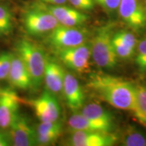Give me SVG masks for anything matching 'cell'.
Instances as JSON below:
<instances>
[{
    "mask_svg": "<svg viewBox=\"0 0 146 146\" xmlns=\"http://www.w3.org/2000/svg\"><path fill=\"white\" fill-rule=\"evenodd\" d=\"M87 86L95 95L113 107L133 112L136 104L135 85L120 78L94 74Z\"/></svg>",
    "mask_w": 146,
    "mask_h": 146,
    "instance_id": "6da1fadb",
    "label": "cell"
},
{
    "mask_svg": "<svg viewBox=\"0 0 146 146\" xmlns=\"http://www.w3.org/2000/svg\"><path fill=\"white\" fill-rule=\"evenodd\" d=\"M16 55L25 65L32 80V88L38 89L43 79L47 56L41 47L26 38L19 39L15 45Z\"/></svg>",
    "mask_w": 146,
    "mask_h": 146,
    "instance_id": "7a4b0ae2",
    "label": "cell"
},
{
    "mask_svg": "<svg viewBox=\"0 0 146 146\" xmlns=\"http://www.w3.org/2000/svg\"><path fill=\"white\" fill-rule=\"evenodd\" d=\"M112 35L110 27H102L96 33L91 43V56L95 63L107 70L114 69L118 63V56L112 42Z\"/></svg>",
    "mask_w": 146,
    "mask_h": 146,
    "instance_id": "3957f363",
    "label": "cell"
},
{
    "mask_svg": "<svg viewBox=\"0 0 146 146\" xmlns=\"http://www.w3.org/2000/svg\"><path fill=\"white\" fill-rule=\"evenodd\" d=\"M23 24L27 33L40 36L52 31L59 23L52 14L36 3L24 12Z\"/></svg>",
    "mask_w": 146,
    "mask_h": 146,
    "instance_id": "277c9868",
    "label": "cell"
},
{
    "mask_svg": "<svg viewBox=\"0 0 146 146\" xmlns=\"http://www.w3.org/2000/svg\"><path fill=\"white\" fill-rule=\"evenodd\" d=\"M50 33L47 41L56 50L76 47L87 43V33L74 27L59 24Z\"/></svg>",
    "mask_w": 146,
    "mask_h": 146,
    "instance_id": "5b68a950",
    "label": "cell"
},
{
    "mask_svg": "<svg viewBox=\"0 0 146 146\" xmlns=\"http://www.w3.org/2000/svg\"><path fill=\"white\" fill-rule=\"evenodd\" d=\"M56 51L60 60L71 70L81 73L89 71L91 43H86L76 47Z\"/></svg>",
    "mask_w": 146,
    "mask_h": 146,
    "instance_id": "8992f818",
    "label": "cell"
},
{
    "mask_svg": "<svg viewBox=\"0 0 146 146\" xmlns=\"http://www.w3.org/2000/svg\"><path fill=\"white\" fill-rule=\"evenodd\" d=\"M8 135L11 145L15 146L36 145V133L25 115L18 113L9 127Z\"/></svg>",
    "mask_w": 146,
    "mask_h": 146,
    "instance_id": "52a82bcc",
    "label": "cell"
},
{
    "mask_svg": "<svg viewBox=\"0 0 146 146\" xmlns=\"http://www.w3.org/2000/svg\"><path fill=\"white\" fill-rule=\"evenodd\" d=\"M29 104L41 122H54L59 119L61 112L60 104L55 95L50 91L45 90L39 98L30 100Z\"/></svg>",
    "mask_w": 146,
    "mask_h": 146,
    "instance_id": "ba28073f",
    "label": "cell"
},
{
    "mask_svg": "<svg viewBox=\"0 0 146 146\" xmlns=\"http://www.w3.org/2000/svg\"><path fill=\"white\" fill-rule=\"evenodd\" d=\"M67 145L72 146H111L118 140V136L101 131H71Z\"/></svg>",
    "mask_w": 146,
    "mask_h": 146,
    "instance_id": "9c48e42d",
    "label": "cell"
},
{
    "mask_svg": "<svg viewBox=\"0 0 146 146\" xmlns=\"http://www.w3.org/2000/svg\"><path fill=\"white\" fill-rule=\"evenodd\" d=\"M118 11L122 20L131 29L139 31L145 27V10L138 0H121Z\"/></svg>",
    "mask_w": 146,
    "mask_h": 146,
    "instance_id": "30bf717a",
    "label": "cell"
},
{
    "mask_svg": "<svg viewBox=\"0 0 146 146\" xmlns=\"http://www.w3.org/2000/svg\"><path fill=\"white\" fill-rule=\"evenodd\" d=\"M21 99L15 91L1 89L0 96V128L8 129L19 113Z\"/></svg>",
    "mask_w": 146,
    "mask_h": 146,
    "instance_id": "8fae6325",
    "label": "cell"
},
{
    "mask_svg": "<svg viewBox=\"0 0 146 146\" xmlns=\"http://www.w3.org/2000/svg\"><path fill=\"white\" fill-rule=\"evenodd\" d=\"M56 18L60 25L68 27H76L82 25L88 20L89 16L76 9L60 5L37 3Z\"/></svg>",
    "mask_w": 146,
    "mask_h": 146,
    "instance_id": "7c38bea8",
    "label": "cell"
},
{
    "mask_svg": "<svg viewBox=\"0 0 146 146\" xmlns=\"http://www.w3.org/2000/svg\"><path fill=\"white\" fill-rule=\"evenodd\" d=\"M62 91L67 105L73 111L81 109L85 101V96L78 80L70 73H66Z\"/></svg>",
    "mask_w": 146,
    "mask_h": 146,
    "instance_id": "4fadbf2b",
    "label": "cell"
},
{
    "mask_svg": "<svg viewBox=\"0 0 146 146\" xmlns=\"http://www.w3.org/2000/svg\"><path fill=\"white\" fill-rule=\"evenodd\" d=\"M7 79L12 87L28 90L32 88V80L27 69L17 55H14Z\"/></svg>",
    "mask_w": 146,
    "mask_h": 146,
    "instance_id": "5bb4252c",
    "label": "cell"
},
{
    "mask_svg": "<svg viewBox=\"0 0 146 146\" xmlns=\"http://www.w3.org/2000/svg\"><path fill=\"white\" fill-rule=\"evenodd\" d=\"M65 72L59 64L47 57L44 72V81L47 90L54 94L62 91Z\"/></svg>",
    "mask_w": 146,
    "mask_h": 146,
    "instance_id": "9a60e30c",
    "label": "cell"
},
{
    "mask_svg": "<svg viewBox=\"0 0 146 146\" xmlns=\"http://www.w3.org/2000/svg\"><path fill=\"white\" fill-rule=\"evenodd\" d=\"M68 125L71 131H101L110 133L113 129L106 125L96 123L81 113H74L68 120Z\"/></svg>",
    "mask_w": 146,
    "mask_h": 146,
    "instance_id": "2e32d148",
    "label": "cell"
},
{
    "mask_svg": "<svg viewBox=\"0 0 146 146\" xmlns=\"http://www.w3.org/2000/svg\"><path fill=\"white\" fill-rule=\"evenodd\" d=\"M81 114L96 123L114 129V118L108 111L96 103L89 104L82 110Z\"/></svg>",
    "mask_w": 146,
    "mask_h": 146,
    "instance_id": "e0dca14e",
    "label": "cell"
},
{
    "mask_svg": "<svg viewBox=\"0 0 146 146\" xmlns=\"http://www.w3.org/2000/svg\"><path fill=\"white\" fill-rule=\"evenodd\" d=\"M62 131V125L60 121L41 122L36 128V135L47 143H55L60 136Z\"/></svg>",
    "mask_w": 146,
    "mask_h": 146,
    "instance_id": "ac0fdd59",
    "label": "cell"
},
{
    "mask_svg": "<svg viewBox=\"0 0 146 146\" xmlns=\"http://www.w3.org/2000/svg\"><path fill=\"white\" fill-rule=\"evenodd\" d=\"M125 146H146V133L134 126H129L121 137Z\"/></svg>",
    "mask_w": 146,
    "mask_h": 146,
    "instance_id": "d6986e66",
    "label": "cell"
},
{
    "mask_svg": "<svg viewBox=\"0 0 146 146\" xmlns=\"http://www.w3.org/2000/svg\"><path fill=\"white\" fill-rule=\"evenodd\" d=\"M136 104L133 114L136 119L146 127V90L145 87L136 84Z\"/></svg>",
    "mask_w": 146,
    "mask_h": 146,
    "instance_id": "ffe728a7",
    "label": "cell"
},
{
    "mask_svg": "<svg viewBox=\"0 0 146 146\" xmlns=\"http://www.w3.org/2000/svg\"><path fill=\"white\" fill-rule=\"evenodd\" d=\"M13 31V18L10 9L0 4V36H8Z\"/></svg>",
    "mask_w": 146,
    "mask_h": 146,
    "instance_id": "44dd1931",
    "label": "cell"
},
{
    "mask_svg": "<svg viewBox=\"0 0 146 146\" xmlns=\"http://www.w3.org/2000/svg\"><path fill=\"white\" fill-rule=\"evenodd\" d=\"M112 42L113 47L117 55L118 58H120L122 59H129L131 58L134 55L135 49L131 48L129 46L124 43L121 39H120L116 33L112 35Z\"/></svg>",
    "mask_w": 146,
    "mask_h": 146,
    "instance_id": "7402d4cb",
    "label": "cell"
},
{
    "mask_svg": "<svg viewBox=\"0 0 146 146\" xmlns=\"http://www.w3.org/2000/svg\"><path fill=\"white\" fill-rule=\"evenodd\" d=\"M14 55L13 53L8 52L0 54V81L8 78Z\"/></svg>",
    "mask_w": 146,
    "mask_h": 146,
    "instance_id": "603a6c76",
    "label": "cell"
},
{
    "mask_svg": "<svg viewBox=\"0 0 146 146\" xmlns=\"http://www.w3.org/2000/svg\"><path fill=\"white\" fill-rule=\"evenodd\" d=\"M135 62L141 71L146 70V39L141 41L137 47Z\"/></svg>",
    "mask_w": 146,
    "mask_h": 146,
    "instance_id": "cb8c5ba5",
    "label": "cell"
},
{
    "mask_svg": "<svg viewBox=\"0 0 146 146\" xmlns=\"http://www.w3.org/2000/svg\"><path fill=\"white\" fill-rule=\"evenodd\" d=\"M94 1L100 5L106 12L112 13L118 10L121 0H94Z\"/></svg>",
    "mask_w": 146,
    "mask_h": 146,
    "instance_id": "d4e9b609",
    "label": "cell"
},
{
    "mask_svg": "<svg viewBox=\"0 0 146 146\" xmlns=\"http://www.w3.org/2000/svg\"><path fill=\"white\" fill-rule=\"evenodd\" d=\"M116 34L119 36L120 39L124 43H126L128 46H129L133 49L136 48L137 39L132 33L127 31H121L116 33Z\"/></svg>",
    "mask_w": 146,
    "mask_h": 146,
    "instance_id": "484cf974",
    "label": "cell"
},
{
    "mask_svg": "<svg viewBox=\"0 0 146 146\" xmlns=\"http://www.w3.org/2000/svg\"><path fill=\"white\" fill-rule=\"evenodd\" d=\"M76 8L81 10H91L94 8V0H69Z\"/></svg>",
    "mask_w": 146,
    "mask_h": 146,
    "instance_id": "4316f807",
    "label": "cell"
},
{
    "mask_svg": "<svg viewBox=\"0 0 146 146\" xmlns=\"http://www.w3.org/2000/svg\"><path fill=\"white\" fill-rule=\"evenodd\" d=\"M10 145L11 143L8 134H5L0 131V146H8Z\"/></svg>",
    "mask_w": 146,
    "mask_h": 146,
    "instance_id": "83f0119b",
    "label": "cell"
},
{
    "mask_svg": "<svg viewBox=\"0 0 146 146\" xmlns=\"http://www.w3.org/2000/svg\"><path fill=\"white\" fill-rule=\"evenodd\" d=\"M42 2H44L46 3H49V4H53V5H61L64 4L66 0H40Z\"/></svg>",
    "mask_w": 146,
    "mask_h": 146,
    "instance_id": "f1b7e54d",
    "label": "cell"
},
{
    "mask_svg": "<svg viewBox=\"0 0 146 146\" xmlns=\"http://www.w3.org/2000/svg\"><path fill=\"white\" fill-rule=\"evenodd\" d=\"M1 89L0 88V96H1Z\"/></svg>",
    "mask_w": 146,
    "mask_h": 146,
    "instance_id": "f546056e",
    "label": "cell"
},
{
    "mask_svg": "<svg viewBox=\"0 0 146 146\" xmlns=\"http://www.w3.org/2000/svg\"><path fill=\"white\" fill-rule=\"evenodd\" d=\"M145 90H146V85H145Z\"/></svg>",
    "mask_w": 146,
    "mask_h": 146,
    "instance_id": "4dcf8cb0",
    "label": "cell"
},
{
    "mask_svg": "<svg viewBox=\"0 0 146 146\" xmlns=\"http://www.w3.org/2000/svg\"><path fill=\"white\" fill-rule=\"evenodd\" d=\"M145 12H146V8H145Z\"/></svg>",
    "mask_w": 146,
    "mask_h": 146,
    "instance_id": "1f68e13d",
    "label": "cell"
},
{
    "mask_svg": "<svg viewBox=\"0 0 146 146\" xmlns=\"http://www.w3.org/2000/svg\"><path fill=\"white\" fill-rule=\"evenodd\" d=\"M0 1H2V0H0Z\"/></svg>",
    "mask_w": 146,
    "mask_h": 146,
    "instance_id": "d6a6232c",
    "label": "cell"
}]
</instances>
